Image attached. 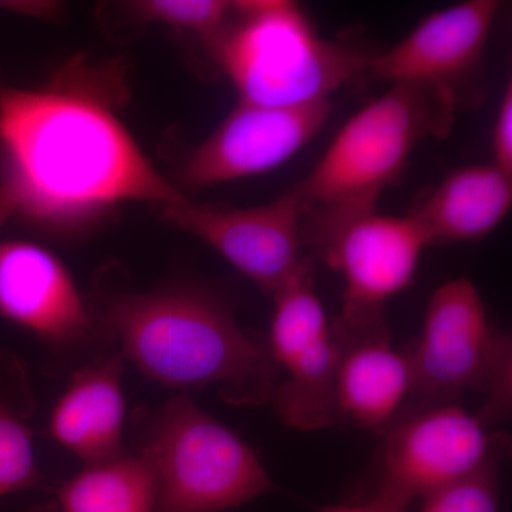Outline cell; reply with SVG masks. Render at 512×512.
Returning <instances> with one entry per match:
<instances>
[{"instance_id": "6da1fadb", "label": "cell", "mask_w": 512, "mask_h": 512, "mask_svg": "<svg viewBox=\"0 0 512 512\" xmlns=\"http://www.w3.org/2000/svg\"><path fill=\"white\" fill-rule=\"evenodd\" d=\"M0 144L18 211L79 217L127 201L185 200L106 103L70 87L0 90Z\"/></svg>"}, {"instance_id": "7a4b0ae2", "label": "cell", "mask_w": 512, "mask_h": 512, "mask_svg": "<svg viewBox=\"0 0 512 512\" xmlns=\"http://www.w3.org/2000/svg\"><path fill=\"white\" fill-rule=\"evenodd\" d=\"M101 315L121 356L148 379L178 390L215 386L232 406L271 403L279 370L268 345L211 296L185 289L126 293L104 303Z\"/></svg>"}, {"instance_id": "3957f363", "label": "cell", "mask_w": 512, "mask_h": 512, "mask_svg": "<svg viewBox=\"0 0 512 512\" xmlns=\"http://www.w3.org/2000/svg\"><path fill=\"white\" fill-rule=\"evenodd\" d=\"M208 45L239 101L265 107L330 100V94L366 73L372 57L319 36L289 0L232 2L228 22Z\"/></svg>"}, {"instance_id": "277c9868", "label": "cell", "mask_w": 512, "mask_h": 512, "mask_svg": "<svg viewBox=\"0 0 512 512\" xmlns=\"http://www.w3.org/2000/svg\"><path fill=\"white\" fill-rule=\"evenodd\" d=\"M456 94L419 84H390L345 124L308 177L293 188L320 221L376 210L417 144L450 130Z\"/></svg>"}, {"instance_id": "5b68a950", "label": "cell", "mask_w": 512, "mask_h": 512, "mask_svg": "<svg viewBox=\"0 0 512 512\" xmlns=\"http://www.w3.org/2000/svg\"><path fill=\"white\" fill-rule=\"evenodd\" d=\"M141 453L156 473V512H224L276 490L254 450L185 394L158 410Z\"/></svg>"}, {"instance_id": "8992f818", "label": "cell", "mask_w": 512, "mask_h": 512, "mask_svg": "<svg viewBox=\"0 0 512 512\" xmlns=\"http://www.w3.org/2000/svg\"><path fill=\"white\" fill-rule=\"evenodd\" d=\"M410 394L451 403L466 392L483 393L477 414L485 426L511 416V338L493 328L473 282L453 279L436 289L427 305L420 338L404 350Z\"/></svg>"}, {"instance_id": "52a82bcc", "label": "cell", "mask_w": 512, "mask_h": 512, "mask_svg": "<svg viewBox=\"0 0 512 512\" xmlns=\"http://www.w3.org/2000/svg\"><path fill=\"white\" fill-rule=\"evenodd\" d=\"M268 349L279 370L271 403L286 426L313 431L336 421L338 340L315 289L313 268L298 271L274 293Z\"/></svg>"}, {"instance_id": "ba28073f", "label": "cell", "mask_w": 512, "mask_h": 512, "mask_svg": "<svg viewBox=\"0 0 512 512\" xmlns=\"http://www.w3.org/2000/svg\"><path fill=\"white\" fill-rule=\"evenodd\" d=\"M319 251L345 282L336 328L362 329L384 322L389 299L413 284L429 239L412 215L376 210L320 221Z\"/></svg>"}, {"instance_id": "9c48e42d", "label": "cell", "mask_w": 512, "mask_h": 512, "mask_svg": "<svg viewBox=\"0 0 512 512\" xmlns=\"http://www.w3.org/2000/svg\"><path fill=\"white\" fill-rule=\"evenodd\" d=\"M380 453V488L404 505L476 473L503 458L508 440L453 403L433 406L386 430Z\"/></svg>"}, {"instance_id": "30bf717a", "label": "cell", "mask_w": 512, "mask_h": 512, "mask_svg": "<svg viewBox=\"0 0 512 512\" xmlns=\"http://www.w3.org/2000/svg\"><path fill=\"white\" fill-rule=\"evenodd\" d=\"M165 222L210 245L241 274L274 295L303 262L306 215L295 191L256 207H217L188 198L161 207Z\"/></svg>"}, {"instance_id": "8fae6325", "label": "cell", "mask_w": 512, "mask_h": 512, "mask_svg": "<svg viewBox=\"0 0 512 512\" xmlns=\"http://www.w3.org/2000/svg\"><path fill=\"white\" fill-rule=\"evenodd\" d=\"M330 113V100L296 107L239 101L188 157L185 184L204 188L268 173L302 150L325 126Z\"/></svg>"}, {"instance_id": "7c38bea8", "label": "cell", "mask_w": 512, "mask_h": 512, "mask_svg": "<svg viewBox=\"0 0 512 512\" xmlns=\"http://www.w3.org/2000/svg\"><path fill=\"white\" fill-rule=\"evenodd\" d=\"M0 315L53 348L83 345L94 332L69 269L32 242L0 244Z\"/></svg>"}, {"instance_id": "4fadbf2b", "label": "cell", "mask_w": 512, "mask_h": 512, "mask_svg": "<svg viewBox=\"0 0 512 512\" xmlns=\"http://www.w3.org/2000/svg\"><path fill=\"white\" fill-rule=\"evenodd\" d=\"M498 10L495 0H468L431 13L399 43L370 57L367 79L454 93L453 83L483 56Z\"/></svg>"}, {"instance_id": "5bb4252c", "label": "cell", "mask_w": 512, "mask_h": 512, "mask_svg": "<svg viewBox=\"0 0 512 512\" xmlns=\"http://www.w3.org/2000/svg\"><path fill=\"white\" fill-rule=\"evenodd\" d=\"M332 329L339 345L336 420L369 431L389 429L412 384L404 350L394 348L384 322L362 329Z\"/></svg>"}, {"instance_id": "9a60e30c", "label": "cell", "mask_w": 512, "mask_h": 512, "mask_svg": "<svg viewBox=\"0 0 512 512\" xmlns=\"http://www.w3.org/2000/svg\"><path fill=\"white\" fill-rule=\"evenodd\" d=\"M123 360L121 355L101 357L77 370L50 417L52 439L84 466L124 453Z\"/></svg>"}, {"instance_id": "2e32d148", "label": "cell", "mask_w": 512, "mask_h": 512, "mask_svg": "<svg viewBox=\"0 0 512 512\" xmlns=\"http://www.w3.org/2000/svg\"><path fill=\"white\" fill-rule=\"evenodd\" d=\"M512 207V175L491 164L467 165L446 175L410 215L430 245L478 241L501 224Z\"/></svg>"}, {"instance_id": "e0dca14e", "label": "cell", "mask_w": 512, "mask_h": 512, "mask_svg": "<svg viewBox=\"0 0 512 512\" xmlns=\"http://www.w3.org/2000/svg\"><path fill=\"white\" fill-rule=\"evenodd\" d=\"M157 477L143 453L84 466L57 493L62 512H156Z\"/></svg>"}, {"instance_id": "ac0fdd59", "label": "cell", "mask_w": 512, "mask_h": 512, "mask_svg": "<svg viewBox=\"0 0 512 512\" xmlns=\"http://www.w3.org/2000/svg\"><path fill=\"white\" fill-rule=\"evenodd\" d=\"M39 481L32 431L13 404L0 397V498L35 487Z\"/></svg>"}, {"instance_id": "d6986e66", "label": "cell", "mask_w": 512, "mask_h": 512, "mask_svg": "<svg viewBox=\"0 0 512 512\" xmlns=\"http://www.w3.org/2000/svg\"><path fill=\"white\" fill-rule=\"evenodd\" d=\"M134 18L168 28L214 39L232 13V2L224 0H143L130 3Z\"/></svg>"}, {"instance_id": "ffe728a7", "label": "cell", "mask_w": 512, "mask_h": 512, "mask_svg": "<svg viewBox=\"0 0 512 512\" xmlns=\"http://www.w3.org/2000/svg\"><path fill=\"white\" fill-rule=\"evenodd\" d=\"M503 458L476 473L424 495L420 512H500L498 468Z\"/></svg>"}, {"instance_id": "44dd1931", "label": "cell", "mask_w": 512, "mask_h": 512, "mask_svg": "<svg viewBox=\"0 0 512 512\" xmlns=\"http://www.w3.org/2000/svg\"><path fill=\"white\" fill-rule=\"evenodd\" d=\"M493 164L512 175V84L505 86L493 127L491 138Z\"/></svg>"}, {"instance_id": "7402d4cb", "label": "cell", "mask_w": 512, "mask_h": 512, "mask_svg": "<svg viewBox=\"0 0 512 512\" xmlns=\"http://www.w3.org/2000/svg\"><path fill=\"white\" fill-rule=\"evenodd\" d=\"M319 512H409V505L377 493L366 503L325 505L319 508Z\"/></svg>"}, {"instance_id": "603a6c76", "label": "cell", "mask_w": 512, "mask_h": 512, "mask_svg": "<svg viewBox=\"0 0 512 512\" xmlns=\"http://www.w3.org/2000/svg\"><path fill=\"white\" fill-rule=\"evenodd\" d=\"M15 212H18V200H16L15 192L8 181H3L0 184V228L9 221Z\"/></svg>"}]
</instances>
